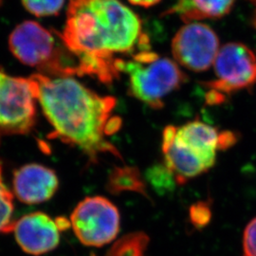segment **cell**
I'll use <instances>...</instances> for the list:
<instances>
[{"label": "cell", "instance_id": "16", "mask_svg": "<svg viewBox=\"0 0 256 256\" xmlns=\"http://www.w3.org/2000/svg\"><path fill=\"white\" fill-rule=\"evenodd\" d=\"M14 210V196L3 182L2 165L0 162V232H12L14 225V221H12Z\"/></svg>", "mask_w": 256, "mask_h": 256}, {"label": "cell", "instance_id": "18", "mask_svg": "<svg viewBox=\"0 0 256 256\" xmlns=\"http://www.w3.org/2000/svg\"><path fill=\"white\" fill-rule=\"evenodd\" d=\"M149 180L158 188L170 189L173 183L176 182L174 174L166 166H156L149 171Z\"/></svg>", "mask_w": 256, "mask_h": 256}, {"label": "cell", "instance_id": "23", "mask_svg": "<svg viewBox=\"0 0 256 256\" xmlns=\"http://www.w3.org/2000/svg\"><path fill=\"white\" fill-rule=\"evenodd\" d=\"M250 1H252V2H254V3H256V0H250Z\"/></svg>", "mask_w": 256, "mask_h": 256}, {"label": "cell", "instance_id": "13", "mask_svg": "<svg viewBox=\"0 0 256 256\" xmlns=\"http://www.w3.org/2000/svg\"><path fill=\"white\" fill-rule=\"evenodd\" d=\"M234 0H176L164 14H178L187 24L194 20L221 18L227 16Z\"/></svg>", "mask_w": 256, "mask_h": 256}, {"label": "cell", "instance_id": "19", "mask_svg": "<svg viewBox=\"0 0 256 256\" xmlns=\"http://www.w3.org/2000/svg\"><path fill=\"white\" fill-rule=\"evenodd\" d=\"M210 218H212V214H210L209 205L204 202L194 204L190 210V220L192 225L196 226V228L200 229L205 227L206 225H208L210 222Z\"/></svg>", "mask_w": 256, "mask_h": 256}, {"label": "cell", "instance_id": "6", "mask_svg": "<svg viewBox=\"0 0 256 256\" xmlns=\"http://www.w3.org/2000/svg\"><path fill=\"white\" fill-rule=\"evenodd\" d=\"M119 210L104 196H90L75 207L70 223L79 241L88 247L100 248L117 238Z\"/></svg>", "mask_w": 256, "mask_h": 256}, {"label": "cell", "instance_id": "2", "mask_svg": "<svg viewBox=\"0 0 256 256\" xmlns=\"http://www.w3.org/2000/svg\"><path fill=\"white\" fill-rule=\"evenodd\" d=\"M34 97L54 128L50 138L79 148L92 162L100 155L122 156L108 137L122 126L113 114L117 101L101 96L72 77H50L32 74L28 77Z\"/></svg>", "mask_w": 256, "mask_h": 256}, {"label": "cell", "instance_id": "15", "mask_svg": "<svg viewBox=\"0 0 256 256\" xmlns=\"http://www.w3.org/2000/svg\"><path fill=\"white\" fill-rule=\"evenodd\" d=\"M149 238L142 232H131L118 239L106 256H144Z\"/></svg>", "mask_w": 256, "mask_h": 256}, {"label": "cell", "instance_id": "21", "mask_svg": "<svg viewBox=\"0 0 256 256\" xmlns=\"http://www.w3.org/2000/svg\"><path fill=\"white\" fill-rule=\"evenodd\" d=\"M128 1L133 5L148 8V7H151V6H154L156 4H158L160 0H128Z\"/></svg>", "mask_w": 256, "mask_h": 256}, {"label": "cell", "instance_id": "14", "mask_svg": "<svg viewBox=\"0 0 256 256\" xmlns=\"http://www.w3.org/2000/svg\"><path fill=\"white\" fill-rule=\"evenodd\" d=\"M106 189L113 194L124 192H134L149 198L146 192V184L136 167L124 166L115 167L110 172Z\"/></svg>", "mask_w": 256, "mask_h": 256}, {"label": "cell", "instance_id": "17", "mask_svg": "<svg viewBox=\"0 0 256 256\" xmlns=\"http://www.w3.org/2000/svg\"><path fill=\"white\" fill-rule=\"evenodd\" d=\"M28 12L37 18L56 16L64 6V0H21Z\"/></svg>", "mask_w": 256, "mask_h": 256}, {"label": "cell", "instance_id": "10", "mask_svg": "<svg viewBox=\"0 0 256 256\" xmlns=\"http://www.w3.org/2000/svg\"><path fill=\"white\" fill-rule=\"evenodd\" d=\"M176 140L202 158L210 165L216 164L218 150L232 146L238 138L232 132H220L216 128L200 120L190 122L180 128L174 129Z\"/></svg>", "mask_w": 256, "mask_h": 256}, {"label": "cell", "instance_id": "8", "mask_svg": "<svg viewBox=\"0 0 256 256\" xmlns=\"http://www.w3.org/2000/svg\"><path fill=\"white\" fill-rule=\"evenodd\" d=\"M171 46L176 62L194 72L210 68L220 50L218 34L202 23H189L180 28Z\"/></svg>", "mask_w": 256, "mask_h": 256}, {"label": "cell", "instance_id": "3", "mask_svg": "<svg viewBox=\"0 0 256 256\" xmlns=\"http://www.w3.org/2000/svg\"><path fill=\"white\" fill-rule=\"evenodd\" d=\"M9 46L23 64L36 68L50 77H72L79 74L76 57L64 45L59 32H52L36 21H24L12 32Z\"/></svg>", "mask_w": 256, "mask_h": 256}, {"label": "cell", "instance_id": "22", "mask_svg": "<svg viewBox=\"0 0 256 256\" xmlns=\"http://www.w3.org/2000/svg\"><path fill=\"white\" fill-rule=\"evenodd\" d=\"M254 26L256 28V16H254Z\"/></svg>", "mask_w": 256, "mask_h": 256}, {"label": "cell", "instance_id": "12", "mask_svg": "<svg viewBox=\"0 0 256 256\" xmlns=\"http://www.w3.org/2000/svg\"><path fill=\"white\" fill-rule=\"evenodd\" d=\"M174 126L165 128L162 134V153L165 166L174 174L178 184H184L210 169L202 158L192 153L174 138Z\"/></svg>", "mask_w": 256, "mask_h": 256}, {"label": "cell", "instance_id": "1", "mask_svg": "<svg viewBox=\"0 0 256 256\" xmlns=\"http://www.w3.org/2000/svg\"><path fill=\"white\" fill-rule=\"evenodd\" d=\"M59 36L76 57L79 74L110 84L120 77L118 56L149 50L142 20L119 0H70L66 22Z\"/></svg>", "mask_w": 256, "mask_h": 256}, {"label": "cell", "instance_id": "24", "mask_svg": "<svg viewBox=\"0 0 256 256\" xmlns=\"http://www.w3.org/2000/svg\"><path fill=\"white\" fill-rule=\"evenodd\" d=\"M1 3H2V0H0V4H1Z\"/></svg>", "mask_w": 256, "mask_h": 256}, {"label": "cell", "instance_id": "5", "mask_svg": "<svg viewBox=\"0 0 256 256\" xmlns=\"http://www.w3.org/2000/svg\"><path fill=\"white\" fill-rule=\"evenodd\" d=\"M36 102L30 78L0 66V136L28 134L36 124Z\"/></svg>", "mask_w": 256, "mask_h": 256}, {"label": "cell", "instance_id": "11", "mask_svg": "<svg viewBox=\"0 0 256 256\" xmlns=\"http://www.w3.org/2000/svg\"><path fill=\"white\" fill-rule=\"evenodd\" d=\"M58 186L57 174L44 165H23L14 173V192L18 200L26 204H39L50 200L58 190Z\"/></svg>", "mask_w": 256, "mask_h": 256}, {"label": "cell", "instance_id": "9", "mask_svg": "<svg viewBox=\"0 0 256 256\" xmlns=\"http://www.w3.org/2000/svg\"><path fill=\"white\" fill-rule=\"evenodd\" d=\"M16 240L26 254L42 256L59 245L60 232L56 220L42 212H30L14 221Z\"/></svg>", "mask_w": 256, "mask_h": 256}, {"label": "cell", "instance_id": "20", "mask_svg": "<svg viewBox=\"0 0 256 256\" xmlns=\"http://www.w3.org/2000/svg\"><path fill=\"white\" fill-rule=\"evenodd\" d=\"M243 256H256V218L248 223L244 230Z\"/></svg>", "mask_w": 256, "mask_h": 256}, {"label": "cell", "instance_id": "7", "mask_svg": "<svg viewBox=\"0 0 256 256\" xmlns=\"http://www.w3.org/2000/svg\"><path fill=\"white\" fill-rule=\"evenodd\" d=\"M214 66L216 79L207 82L212 92L227 95L256 84V54L242 43L222 46Z\"/></svg>", "mask_w": 256, "mask_h": 256}, {"label": "cell", "instance_id": "4", "mask_svg": "<svg viewBox=\"0 0 256 256\" xmlns=\"http://www.w3.org/2000/svg\"><path fill=\"white\" fill-rule=\"evenodd\" d=\"M131 57L120 64L122 74H128L129 93L154 110L162 108L165 98L187 80L176 62L151 50Z\"/></svg>", "mask_w": 256, "mask_h": 256}]
</instances>
